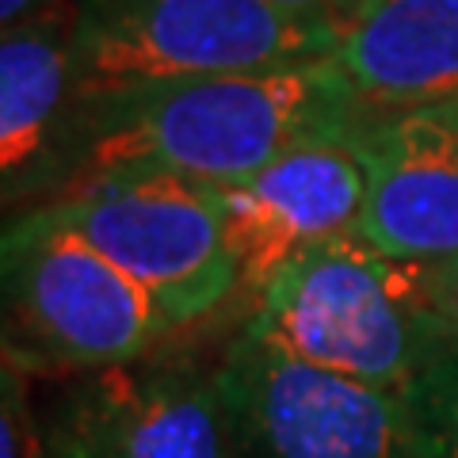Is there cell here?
Returning <instances> with one entry per match:
<instances>
[{"label":"cell","instance_id":"obj_1","mask_svg":"<svg viewBox=\"0 0 458 458\" xmlns=\"http://www.w3.org/2000/svg\"><path fill=\"white\" fill-rule=\"evenodd\" d=\"M367 111L333 57L161 81L73 104L62 161L69 188L107 172H172L229 188L294 141L360 126Z\"/></svg>","mask_w":458,"mask_h":458},{"label":"cell","instance_id":"obj_2","mask_svg":"<svg viewBox=\"0 0 458 458\" xmlns=\"http://www.w3.org/2000/svg\"><path fill=\"white\" fill-rule=\"evenodd\" d=\"M245 333L310 367L405 394L451 328L428 306L424 264L340 237L256 294Z\"/></svg>","mask_w":458,"mask_h":458},{"label":"cell","instance_id":"obj_3","mask_svg":"<svg viewBox=\"0 0 458 458\" xmlns=\"http://www.w3.org/2000/svg\"><path fill=\"white\" fill-rule=\"evenodd\" d=\"M336 23L271 0H77L73 104L141 84L321 62Z\"/></svg>","mask_w":458,"mask_h":458},{"label":"cell","instance_id":"obj_4","mask_svg":"<svg viewBox=\"0 0 458 458\" xmlns=\"http://www.w3.org/2000/svg\"><path fill=\"white\" fill-rule=\"evenodd\" d=\"M57 222L123 267L172 328L191 325L241 291L222 195L172 172H107L47 203Z\"/></svg>","mask_w":458,"mask_h":458},{"label":"cell","instance_id":"obj_5","mask_svg":"<svg viewBox=\"0 0 458 458\" xmlns=\"http://www.w3.org/2000/svg\"><path fill=\"white\" fill-rule=\"evenodd\" d=\"M4 298L23 344L65 367L146 360L172 333L165 310L47 207L4 229Z\"/></svg>","mask_w":458,"mask_h":458},{"label":"cell","instance_id":"obj_6","mask_svg":"<svg viewBox=\"0 0 458 458\" xmlns=\"http://www.w3.org/2000/svg\"><path fill=\"white\" fill-rule=\"evenodd\" d=\"M214 375L241 458H409L405 394L310 367L245 328Z\"/></svg>","mask_w":458,"mask_h":458},{"label":"cell","instance_id":"obj_7","mask_svg":"<svg viewBox=\"0 0 458 458\" xmlns=\"http://www.w3.org/2000/svg\"><path fill=\"white\" fill-rule=\"evenodd\" d=\"M355 131L302 138L249 180L218 188L241 291L252 302L291 260L355 233L367 195Z\"/></svg>","mask_w":458,"mask_h":458},{"label":"cell","instance_id":"obj_8","mask_svg":"<svg viewBox=\"0 0 458 458\" xmlns=\"http://www.w3.org/2000/svg\"><path fill=\"white\" fill-rule=\"evenodd\" d=\"M367 195L355 222L363 245L409 264L458 256V99L367 111L355 131Z\"/></svg>","mask_w":458,"mask_h":458},{"label":"cell","instance_id":"obj_9","mask_svg":"<svg viewBox=\"0 0 458 458\" xmlns=\"http://www.w3.org/2000/svg\"><path fill=\"white\" fill-rule=\"evenodd\" d=\"M111 458H241L218 375L134 360L96 370L73 390Z\"/></svg>","mask_w":458,"mask_h":458},{"label":"cell","instance_id":"obj_10","mask_svg":"<svg viewBox=\"0 0 458 458\" xmlns=\"http://www.w3.org/2000/svg\"><path fill=\"white\" fill-rule=\"evenodd\" d=\"M328 57L370 111L458 99V0H355Z\"/></svg>","mask_w":458,"mask_h":458},{"label":"cell","instance_id":"obj_11","mask_svg":"<svg viewBox=\"0 0 458 458\" xmlns=\"http://www.w3.org/2000/svg\"><path fill=\"white\" fill-rule=\"evenodd\" d=\"M73 27L77 0H54L0 42V165L4 195L47 180L62 157L65 123L73 111Z\"/></svg>","mask_w":458,"mask_h":458},{"label":"cell","instance_id":"obj_12","mask_svg":"<svg viewBox=\"0 0 458 458\" xmlns=\"http://www.w3.org/2000/svg\"><path fill=\"white\" fill-rule=\"evenodd\" d=\"M409 458H458V333L436 348L405 390Z\"/></svg>","mask_w":458,"mask_h":458},{"label":"cell","instance_id":"obj_13","mask_svg":"<svg viewBox=\"0 0 458 458\" xmlns=\"http://www.w3.org/2000/svg\"><path fill=\"white\" fill-rule=\"evenodd\" d=\"M31 458H111V454L89 428V420H84L73 394H69L62 405L50 412V420L38 424Z\"/></svg>","mask_w":458,"mask_h":458},{"label":"cell","instance_id":"obj_14","mask_svg":"<svg viewBox=\"0 0 458 458\" xmlns=\"http://www.w3.org/2000/svg\"><path fill=\"white\" fill-rule=\"evenodd\" d=\"M0 451H4V458H31L35 451V436L27 432L31 428V420H27V405H23V386H20V370L4 367V420H0Z\"/></svg>","mask_w":458,"mask_h":458},{"label":"cell","instance_id":"obj_15","mask_svg":"<svg viewBox=\"0 0 458 458\" xmlns=\"http://www.w3.org/2000/svg\"><path fill=\"white\" fill-rule=\"evenodd\" d=\"M424 291L436 318L458 333V256L443 264H424Z\"/></svg>","mask_w":458,"mask_h":458},{"label":"cell","instance_id":"obj_16","mask_svg":"<svg viewBox=\"0 0 458 458\" xmlns=\"http://www.w3.org/2000/svg\"><path fill=\"white\" fill-rule=\"evenodd\" d=\"M276 8L283 12H294V16H306V20H325V23H336L348 16V8L355 0H271Z\"/></svg>","mask_w":458,"mask_h":458},{"label":"cell","instance_id":"obj_17","mask_svg":"<svg viewBox=\"0 0 458 458\" xmlns=\"http://www.w3.org/2000/svg\"><path fill=\"white\" fill-rule=\"evenodd\" d=\"M54 0H0V23L4 27H16L23 23L27 16H35V12L42 8H50Z\"/></svg>","mask_w":458,"mask_h":458}]
</instances>
